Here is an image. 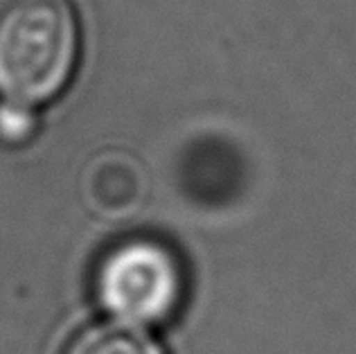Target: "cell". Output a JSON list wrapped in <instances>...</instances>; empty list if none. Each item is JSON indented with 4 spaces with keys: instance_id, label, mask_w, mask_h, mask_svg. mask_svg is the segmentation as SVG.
<instances>
[{
    "instance_id": "1",
    "label": "cell",
    "mask_w": 356,
    "mask_h": 354,
    "mask_svg": "<svg viewBox=\"0 0 356 354\" xmlns=\"http://www.w3.org/2000/svg\"><path fill=\"white\" fill-rule=\"evenodd\" d=\"M74 0L0 3V102L36 108L68 88L81 59Z\"/></svg>"
},
{
    "instance_id": "2",
    "label": "cell",
    "mask_w": 356,
    "mask_h": 354,
    "mask_svg": "<svg viewBox=\"0 0 356 354\" xmlns=\"http://www.w3.org/2000/svg\"><path fill=\"white\" fill-rule=\"evenodd\" d=\"M92 291L113 321L149 328L170 321L181 307L185 271L165 241L129 237L99 257L92 273Z\"/></svg>"
},
{
    "instance_id": "3",
    "label": "cell",
    "mask_w": 356,
    "mask_h": 354,
    "mask_svg": "<svg viewBox=\"0 0 356 354\" xmlns=\"http://www.w3.org/2000/svg\"><path fill=\"white\" fill-rule=\"evenodd\" d=\"M83 197L104 217H127L145 197V174L127 154H102L86 167Z\"/></svg>"
},
{
    "instance_id": "4",
    "label": "cell",
    "mask_w": 356,
    "mask_h": 354,
    "mask_svg": "<svg viewBox=\"0 0 356 354\" xmlns=\"http://www.w3.org/2000/svg\"><path fill=\"white\" fill-rule=\"evenodd\" d=\"M65 354H165V350L145 328L113 321L77 334Z\"/></svg>"
},
{
    "instance_id": "5",
    "label": "cell",
    "mask_w": 356,
    "mask_h": 354,
    "mask_svg": "<svg viewBox=\"0 0 356 354\" xmlns=\"http://www.w3.org/2000/svg\"><path fill=\"white\" fill-rule=\"evenodd\" d=\"M34 129H36L34 108L0 102V143L23 145L32 138Z\"/></svg>"
}]
</instances>
